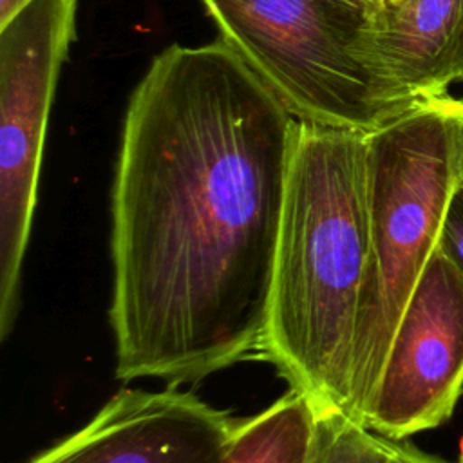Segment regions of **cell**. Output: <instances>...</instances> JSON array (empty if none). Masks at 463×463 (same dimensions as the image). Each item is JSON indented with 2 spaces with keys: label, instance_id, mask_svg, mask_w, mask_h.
<instances>
[{
  "label": "cell",
  "instance_id": "obj_1",
  "mask_svg": "<svg viewBox=\"0 0 463 463\" xmlns=\"http://www.w3.org/2000/svg\"><path fill=\"white\" fill-rule=\"evenodd\" d=\"M297 123L222 38L152 58L110 192L121 382L192 383L259 353Z\"/></svg>",
  "mask_w": 463,
  "mask_h": 463
},
{
  "label": "cell",
  "instance_id": "obj_2",
  "mask_svg": "<svg viewBox=\"0 0 463 463\" xmlns=\"http://www.w3.org/2000/svg\"><path fill=\"white\" fill-rule=\"evenodd\" d=\"M369 257L365 130L298 121L257 358L345 414Z\"/></svg>",
  "mask_w": 463,
  "mask_h": 463
},
{
  "label": "cell",
  "instance_id": "obj_3",
  "mask_svg": "<svg viewBox=\"0 0 463 463\" xmlns=\"http://www.w3.org/2000/svg\"><path fill=\"white\" fill-rule=\"evenodd\" d=\"M461 118V98L445 94L365 130L369 257L345 409L358 423L411 295L439 246L459 184Z\"/></svg>",
  "mask_w": 463,
  "mask_h": 463
},
{
  "label": "cell",
  "instance_id": "obj_4",
  "mask_svg": "<svg viewBox=\"0 0 463 463\" xmlns=\"http://www.w3.org/2000/svg\"><path fill=\"white\" fill-rule=\"evenodd\" d=\"M251 71L298 121L371 130L382 123L356 58L365 24L349 0H201Z\"/></svg>",
  "mask_w": 463,
  "mask_h": 463
},
{
  "label": "cell",
  "instance_id": "obj_5",
  "mask_svg": "<svg viewBox=\"0 0 463 463\" xmlns=\"http://www.w3.org/2000/svg\"><path fill=\"white\" fill-rule=\"evenodd\" d=\"M78 0H33L0 25V340L14 329L47 121Z\"/></svg>",
  "mask_w": 463,
  "mask_h": 463
},
{
  "label": "cell",
  "instance_id": "obj_6",
  "mask_svg": "<svg viewBox=\"0 0 463 463\" xmlns=\"http://www.w3.org/2000/svg\"><path fill=\"white\" fill-rule=\"evenodd\" d=\"M463 392V273L438 248L396 327L362 423L402 441L447 423Z\"/></svg>",
  "mask_w": 463,
  "mask_h": 463
},
{
  "label": "cell",
  "instance_id": "obj_7",
  "mask_svg": "<svg viewBox=\"0 0 463 463\" xmlns=\"http://www.w3.org/2000/svg\"><path fill=\"white\" fill-rule=\"evenodd\" d=\"M235 425L190 391L125 387L27 463H224Z\"/></svg>",
  "mask_w": 463,
  "mask_h": 463
},
{
  "label": "cell",
  "instance_id": "obj_8",
  "mask_svg": "<svg viewBox=\"0 0 463 463\" xmlns=\"http://www.w3.org/2000/svg\"><path fill=\"white\" fill-rule=\"evenodd\" d=\"M461 18L463 0H405L365 20L356 58L369 76L382 121L449 94L445 69Z\"/></svg>",
  "mask_w": 463,
  "mask_h": 463
},
{
  "label": "cell",
  "instance_id": "obj_9",
  "mask_svg": "<svg viewBox=\"0 0 463 463\" xmlns=\"http://www.w3.org/2000/svg\"><path fill=\"white\" fill-rule=\"evenodd\" d=\"M317 409L289 389L271 405L237 420L224 463H309Z\"/></svg>",
  "mask_w": 463,
  "mask_h": 463
},
{
  "label": "cell",
  "instance_id": "obj_10",
  "mask_svg": "<svg viewBox=\"0 0 463 463\" xmlns=\"http://www.w3.org/2000/svg\"><path fill=\"white\" fill-rule=\"evenodd\" d=\"M389 443L340 411H317L309 463H385Z\"/></svg>",
  "mask_w": 463,
  "mask_h": 463
},
{
  "label": "cell",
  "instance_id": "obj_11",
  "mask_svg": "<svg viewBox=\"0 0 463 463\" xmlns=\"http://www.w3.org/2000/svg\"><path fill=\"white\" fill-rule=\"evenodd\" d=\"M438 248L463 273V183L458 184L449 204Z\"/></svg>",
  "mask_w": 463,
  "mask_h": 463
},
{
  "label": "cell",
  "instance_id": "obj_12",
  "mask_svg": "<svg viewBox=\"0 0 463 463\" xmlns=\"http://www.w3.org/2000/svg\"><path fill=\"white\" fill-rule=\"evenodd\" d=\"M385 463H452V461L441 459L434 454H427L411 443H402V441L391 439L389 456H387Z\"/></svg>",
  "mask_w": 463,
  "mask_h": 463
},
{
  "label": "cell",
  "instance_id": "obj_13",
  "mask_svg": "<svg viewBox=\"0 0 463 463\" xmlns=\"http://www.w3.org/2000/svg\"><path fill=\"white\" fill-rule=\"evenodd\" d=\"M454 81H463V18L456 31V38L452 42L447 69H445V83L450 87Z\"/></svg>",
  "mask_w": 463,
  "mask_h": 463
},
{
  "label": "cell",
  "instance_id": "obj_14",
  "mask_svg": "<svg viewBox=\"0 0 463 463\" xmlns=\"http://www.w3.org/2000/svg\"><path fill=\"white\" fill-rule=\"evenodd\" d=\"M405 0H362V9H364V16L365 20L376 18L398 5H402Z\"/></svg>",
  "mask_w": 463,
  "mask_h": 463
},
{
  "label": "cell",
  "instance_id": "obj_15",
  "mask_svg": "<svg viewBox=\"0 0 463 463\" xmlns=\"http://www.w3.org/2000/svg\"><path fill=\"white\" fill-rule=\"evenodd\" d=\"M33 0H0V25L7 24L18 11H22Z\"/></svg>",
  "mask_w": 463,
  "mask_h": 463
},
{
  "label": "cell",
  "instance_id": "obj_16",
  "mask_svg": "<svg viewBox=\"0 0 463 463\" xmlns=\"http://www.w3.org/2000/svg\"><path fill=\"white\" fill-rule=\"evenodd\" d=\"M458 174H459V183H463V118L458 132Z\"/></svg>",
  "mask_w": 463,
  "mask_h": 463
},
{
  "label": "cell",
  "instance_id": "obj_17",
  "mask_svg": "<svg viewBox=\"0 0 463 463\" xmlns=\"http://www.w3.org/2000/svg\"><path fill=\"white\" fill-rule=\"evenodd\" d=\"M458 463H463V438H461V443H459V459Z\"/></svg>",
  "mask_w": 463,
  "mask_h": 463
},
{
  "label": "cell",
  "instance_id": "obj_18",
  "mask_svg": "<svg viewBox=\"0 0 463 463\" xmlns=\"http://www.w3.org/2000/svg\"><path fill=\"white\" fill-rule=\"evenodd\" d=\"M461 101H463V98H461Z\"/></svg>",
  "mask_w": 463,
  "mask_h": 463
}]
</instances>
